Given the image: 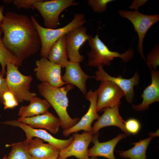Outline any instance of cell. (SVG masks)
<instances>
[{
    "instance_id": "obj_1",
    "label": "cell",
    "mask_w": 159,
    "mask_h": 159,
    "mask_svg": "<svg viewBox=\"0 0 159 159\" xmlns=\"http://www.w3.org/2000/svg\"><path fill=\"white\" fill-rule=\"evenodd\" d=\"M0 26L4 34V45L11 54L21 60L33 55L41 47L37 30L26 15L7 11Z\"/></svg>"
},
{
    "instance_id": "obj_2",
    "label": "cell",
    "mask_w": 159,
    "mask_h": 159,
    "mask_svg": "<svg viewBox=\"0 0 159 159\" xmlns=\"http://www.w3.org/2000/svg\"><path fill=\"white\" fill-rule=\"evenodd\" d=\"M74 86L67 84L64 87H57L47 82H41L37 87L39 92L50 104L57 114L60 122V126L63 129H69L79 121L76 117L72 118L67 111L68 105L67 94Z\"/></svg>"
},
{
    "instance_id": "obj_3",
    "label": "cell",
    "mask_w": 159,
    "mask_h": 159,
    "mask_svg": "<svg viewBox=\"0 0 159 159\" xmlns=\"http://www.w3.org/2000/svg\"><path fill=\"white\" fill-rule=\"evenodd\" d=\"M30 19L33 22L39 34L41 46L40 55L42 58H47L53 45L60 37L65 35L73 29L83 26L86 20L83 13L75 14L73 19L64 26L55 29L43 27L39 24L33 16Z\"/></svg>"
},
{
    "instance_id": "obj_4",
    "label": "cell",
    "mask_w": 159,
    "mask_h": 159,
    "mask_svg": "<svg viewBox=\"0 0 159 159\" xmlns=\"http://www.w3.org/2000/svg\"><path fill=\"white\" fill-rule=\"evenodd\" d=\"M90 47L87 52L88 65L96 67L100 65H110L111 61L116 57L121 58L124 62H128L134 54L132 48L129 49L123 54L110 50L100 39L98 34L92 36L88 41Z\"/></svg>"
},
{
    "instance_id": "obj_5",
    "label": "cell",
    "mask_w": 159,
    "mask_h": 159,
    "mask_svg": "<svg viewBox=\"0 0 159 159\" xmlns=\"http://www.w3.org/2000/svg\"><path fill=\"white\" fill-rule=\"evenodd\" d=\"M6 66L5 80L9 91L14 94L18 102L29 101L37 95L29 91L32 77L22 74L19 70L18 67L13 63H7Z\"/></svg>"
},
{
    "instance_id": "obj_6",
    "label": "cell",
    "mask_w": 159,
    "mask_h": 159,
    "mask_svg": "<svg viewBox=\"0 0 159 159\" xmlns=\"http://www.w3.org/2000/svg\"><path fill=\"white\" fill-rule=\"evenodd\" d=\"M78 4L74 0H39L34 4L32 9H37L41 14L45 28L55 29L59 24L61 13L67 8Z\"/></svg>"
},
{
    "instance_id": "obj_7",
    "label": "cell",
    "mask_w": 159,
    "mask_h": 159,
    "mask_svg": "<svg viewBox=\"0 0 159 159\" xmlns=\"http://www.w3.org/2000/svg\"><path fill=\"white\" fill-rule=\"evenodd\" d=\"M122 17L131 21L138 36V51L142 58L145 61L143 51V44L145 36L149 29L159 20L158 14L146 15L138 11L120 10L118 11Z\"/></svg>"
},
{
    "instance_id": "obj_8",
    "label": "cell",
    "mask_w": 159,
    "mask_h": 159,
    "mask_svg": "<svg viewBox=\"0 0 159 159\" xmlns=\"http://www.w3.org/2000/svg\"><path fill=\"white\" fill-rule=\"evenodd\" d=\"M34 69L37 78L42 82H47L55 87H59L67 84L62 80V67L47 58H42L36 61Z\"/></svg>"
},
{
    "instance_id": "obj_9",
    "label": "cell",
    "mask_w": 159,
    "mask_h": 159,
    "mask_svg": "<svg viewBox=\"0 0 159 159\" xmlns=\"http://www.w3.org/2000/svg\"><path fill=\"white\" fill-rule=\"evenodd\" d=\"M97 90V112L107 107L120 106L121 98L125 96L123 91L116 84L109 81H103Z\"/></svg>"
},
{
    "instance_id": "obj_10",
    "label": "cell",
    "mask_w": 159,
    "mask_h": 159,
    "mask_svg": "<svg viewBox=\"0 0 159 159\" xmlns=\"http://www.w3.org/2000/svg\"><path fill=\"white\" fill-rule=\"evenodd\" d=\"M6 125L20 128L25 132L26 140L29 142L36 137L47 142L59 148L60 151L66 148L73 140L72 136L67 139L62 140L55 138L45 130L33 128L28 125L16 120H7L2 122Z\"/></svg>"
},
{
    "instance_id": "obj_11",
    "label": "cell",
    "mask_w": 159,
    "mask_h": 159,
    "mask_svg": "<svg viewBox=\"0 0 159 159\" xmlns=\"http://www.w3.org/2000/svg\"><path fill=\"white\" fill-rule=\"evenodd\" d=\"M94 135L91 132L84 131L81 134L73 133V141L66 148L60 151L58 158L66 159L74 156L78 159H89L88 147Z\"/></svg>"
},
{
    "instance_id": "obj_12",
    "label": "cell",
    "mask_w": 159,
    "mask_h": 159,
    "mask_svg": "<svg viewBox=\"0 0 159 159\" xmlns=\"http://www.w3.org/2000/svg\"><path fill=\"white\" fill-rule=\"evenodd\" d=\"M91 36L87 33L86 29L83 26L73 29L65 36L69 61L80 63L84 60L85 57L80 54L79 51L82 45Z\"/></svg>"
},
{
    "instance_id": "obj_13",
    "label": "cell",
    "mask_w": 159,
    "mask_h": 159,
    "mask_svg": "<svg viewBox=\"0 0 159 159\" xmlns=\"http://www.w3.org/2000/svg\"><path fill=\"white\" fill-rule=\"evenodd\" d=\"M85 96L86 99L90 102L89 109L86 113L75 125L69 129L63 130L62 133L65 137L69 136L72 133L77 132L82 130L91 132L92 122L95 120H97L100 117L96 111L97 100V90L94 91L90 90Z\"/></svg>"
},
{
    "instance_id": "obj_14",
    "label": "cell",
    "mask_w": 159,
    "mask_h": 159,
    "mask_svg": "<svg viewBox=\"0 0 159 159\" xmlns=\"http://www.w3.org/2000/svg\"><path fill=\"white\" fill-rule=\"evenodd\" d=\"M102 65L98 66V70L95 72V77L97 81H111L118 86L124 93L128 103H132L134 96V87L139 82V75L138 72H135L134 76L129 79L122 78L120 75L117 77H112L105 71Z\"/></svg>"
},
{
    "instance_id": "obj_15",
    "label": "cell",
    "mask_w": 159,
    "mask_h": 159,
    "mask_svg": "<svg viewBox=\"0 0 159 159\" xmlns=\"http://www.w3.org/2000/svg\"><path fill=\"white\" fill-rule=\"evenodd\" d=\"M65 71L62 76V81L67 84L75 86L85 95L87 93L86 82L89 78H95L85 74L82 69L79 63L69 61L65 67Z\"/></svg>"
},
{
    "instance_id": "obj_16",
    "label": "cell",
    "mask_w": 159,
    "mask_h": 159,
    "mask_svg": "<svg viewBox=\"0 0 159 159\" xmlns=\"http://www.w3.org/2000/svg\"><path fill=\"white\" fill-rule=\"evenodd\" d=\"M17 120L28 125L32 128H44L54 134H56L59 132L60 126L59 118L48 111L42 114L31 117H20Z\"/></svg>"
},
{
    "instance_id": "obj_17",
    "label": "cell",
    "mask_w": 159,
    "mask_h": 159,
    "mask_svg": "<svg viewBox=\"0 0 159 159\" xmlns=\"http://www.w3.org/2000/svg\"><path fill=\"white\" fill-rule=\"evenodd\" d=\"M120 106L112 107H107L103 109L104 112L94 123L91 132L94 134L98 132L101 128L110 126H115L120 128L127 135H130L126 130L124 123V121L119 112Z\"/></svg>"
},
{
    "instance_id": "obj_18",
    "label": "cell",
    "mask_w": 159,
    "mask_h": 159,
    "mask_svg": "<svg viewBox=\"0 0 159 159\" xmlns=\"http://www.w3.org/2000/svg\"><path fill=\"white\" fill-rule=\"evenodd\" d=\"M28 150L33 159H56L60 151L56 147L44 143L42 140L37 137L29 141Z\"/></svg>"
},
{
    "instance_id": "obj_19",
    "label": "cell",
    "mask_w": 159,
    "mask_h": 159,
    "mask_svg": "<svg viewBox=\"0 0 159 159\" xmlns=\"http://www.w3.org/2000/svg\"><path fill=\"white\" fill-rule=\"evenodd\" d=\"M150 70L151 82L141 95L143 98L142 102L139 105L133 104L132 105L136 111L146 110L151 104L159 101V72L156 70Z\"/></svg>"
},
{
    "instance_id": "obj_20",
    "label": "cell",
    "mask_w": 159,
    "mask_h": 159,
    "mask_svg": "<svg viewBox=\"0 0 159 159\" xmlns=\"http://www.w3.org/2000/svg\"><path fill=\"white\" fill-rule=\"evenodd\" d=\"M94 135L92 141L94 145L88 150L89 156H101L108 159H116L114 153V149L118 143L127 136L120 134L110 140L100 143L98 139V132Z\"/></svg>"
},
{
    "instance_id": "obj_21",
    "label": "cell",
    "mask_w": 159,
    "mask_h": 159,
    "mask_svg": "<svg viewBox=\"0 0 159 159\" xmlns=\"http://www.w3.org/2000/svg\"><path fill=\"white\" fill-rule=\"evenodd\" d=\"M30 104L22 106L19 108L18 115L20 117H29L42 114L48 111L51 106L46 100L34 96L30 100Z\"/></svg>"
},
{
    "instance_id": "obj_22",
    "label": "cell",
    "mask_w": 159,
    "mask_h": 159,
    "mask_svg": "<svg viewBox=\"0 0 159 159\" xmlns=\"http://www.w3.org/2000/svg\"><path fill=\"white\" fill-rule=\"evenodd\" d=\"M65 36L59 38L52 46L47 58L51 62L65 67L68 63Z\"/></svg>"
},
{
    "instance_id": "obj_23",
    "label": "cell",
    "mask_w": 159,
    "mask_h": 159,
    "mask_svg": "<svg viewBox=\"0 0 159 159\" xmlns=\"http://www.w3.org/2000/svg\"><path fill=\"white\" fill-rule=\"evenodd\" d=\"M153 137H149L140 141L133 143L134 146L124 151H117L120 155L125 158L131 159H147L146 151Z\"/></svg>"
},
{
    "instance_id": "obj_24",
    "label": "cell",
    "mask_w": 159,
    "mask_h": 159,
    "mask_svg": "<svg viewBox=\"0 0 159 159\" xmlns=\"http://www.w3.org/2000/svg\"><path fill=\"white\" fill-rule=\"evenodd\" d=\"M3 33L2 29L0 26V63L1 67V72L4 76L6 73L5 67L7 63H12L19 67L22 65L23 61L13 55L5 47L1 38Z\"/></svg>"
},
{
    "instance_id": "obj_25",
    "label": "cell",
    "mask_w": 159,
    "mask_h": 159,
    "mask_svg": "<svg viewBox=\"0 0 159 159\" xmlns=\"http://www.w3.org/2000/svg\"><path fill=\"white\" fill-rule=\"evenodd\" d=\"M29 142L25 140L18 143L6 145V147H12L7 159H33L28 151Z\"/></svg>"
},
{
    "instance_id": "obj_26",
    "label": "cell",
    "mask_w": 159,
    "mask_h": 159,
    "mask_svg": "<svg viewBox=\"0 0 159 159\" xmlns=\"http://www.w3.org/2000/svg\"><path fill=\"white\" fill-rule=\"evenodd\" d=\"M146 63L150 69L156 70L159 65V48L158 44L156 45L148 54Z\"/></svg>"
},
{
    "instance_id": "obj_27",
    "label": "cell",
    "mask_w": 159,
    "mask_h": 159,
    "mask_svg": "<svg viewBox=\"0 0 159 159\" xmlns=\"http://www.w3.org/2000/svg\"><path fill=\"white\" fill-rule=\"evenodd\" d=\"M113 0H88L87 4L96 12L102 13L107 9V5Z\"/></svg>"
},
{
    "instance_id": "obj_28",
    "label": "cell",
    "mask_w": 159,
    "mask_h": 159,
    "mask_svg": "<svg viewBox=\"0 0 159 159\" xmlns=\"http://www.w3.org/2000/svg\"><path fill=\"white\" fill-rule=\"evenodd\" d=\"M124 123L126 130L130 135H136L140 130V123L136 119L129 118L124 121Z\"/></svg>"
},
{
    "instance_id": "obj_29",
    "label": "cell",
    "mask_w": 159,
    "mask_h": 159,
    "mask_svg": "<svg viewBox=\"0 0 159 159\" xmlns=\"http://www.w3.org/2000/svg\"><path fill=\"white\" fill-rule=\"evenodd\" d=\"M4 109L13 108L18 105V102L14 94L9 91L6 92L3 96Z\"/></svg>"
},
{
    "instance_id": "obj_30",
    "label": "cell",
    "mask_w": 159,
    "mask_h": 159,
    "mask_svg": "<svg viewBox=\"0 0 159 159\" xmlns=\"http://www.w3.org/2000/svg\"><path fill=\"white\" fill-rule=\"evenodd\" d=\"M39 0H14L13 2L17 8L32 9L34 4Z\"/></svg>"
},
{
    "instance_id": "obj_31",
    "label": "cell",
    "mask_w": 159,
    "mask_h": 159,
    "mask_svg": "<svg viewBox=\"0 0 159 159\" xmlns=\"http://www.w3.org/2000/svg\"><path fill=\"white\" fill-rule=\"evenodd\" d=\"M8 91L5 79L4 78L0 71V103H2L3 95L5 92Z\"/></svg>"
},
{
    "instance_id": "obj_32",
    "label": "cell",
    "mask_w": 159,
    "mask_h": 159,
    "mask_svg": "<svg viewBox=\"0 0 159 159\" xmlns=\"http://www.w3.org/2000/svg\"><path fill=\"white\" fill-rule=\"evenodd\" d=\"M148 1L147 0H134L132 1L129 8L135 11L138 10L140 7L145 4Z\"/></svg>"
},
{
    "instance_id": "obj_33",
    "label": "cell",
    "mask_w": 159,
    "mask_h": 159,
    "mask_svg": "<svg viewBox=\"0 0 159 159\" xmlns=\"http://www.w3.org/2000/svg\"><path fill=\"white\" fill-rule=\"evenodd\" d=\"M4 11V7L3 6H0V25L2 23L4 18V15L3 14Z\"/></svg>"
},
{
    "instance_id": "obj_34",
    "label": "cell",
    "mask_w": 159,
    "mask_h": 159,
    "mask_svg": "<svg viewBox=\"0 0 159 159\" xmlns=\"http://www.w3.org/2000/svg\"><path fill=\"white\" fill-rule=\"evenodd\" d=\"M3 1L5 3H11L12 2H13V0H4Z\"/></svg>"
},
{
    "instance_id": "obj_35",
    "label": "cell",
    "mask_w": 159,
    "mask_h": 159,
    "mask_svg": "<svg viewBox=\"0 0 159 159\" xmlns=\"http://www.w3.org/2000/svg\"><path fill=\"white\" fill-rule=\"evenodd\" d=\"M91 158H89V159H98L96 157L91 156Z\"/></svg>"
},
{
    "instance_id": "obj_36",
    "label": "cell",
    "mask_w": 159,
    "mask_h": 159,
    "mask_svg": "<svg viewBox=\"0 0 159 159\" xmlns=\"http://www.w3.org/2000/svg\"><path fill=\"white\" fill-rule=\"evenodd\" d=\"M7 157L6 155H5L2 159H7Z\"/></svg>"
},
{
    "instance_id": "obj_37",
    "label": "cell",
    "mask_w": 159,
    "mask_h": 159,
    "mask_svg": "<svg viewBox=\"0 0 159 159\" xmlns=\"http://www.w3.org/2000/svg\"><path fill=\"white\" fill-rule=\"evenodd\" d=\"M59 159V158H57V159Z\"/></svg>"
}]
</instances>
